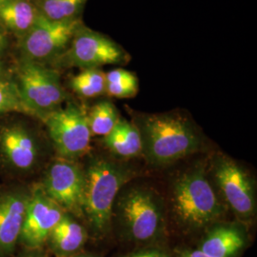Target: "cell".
I'll return each instance as SVG.
<instances>
[{
  "label": "cell",
  "instance_id": "14",
  "mask_svg": "<svg viewBox=\"0 0 257 257\" xmlns=\"http://www.w3.org/2000/svg\"><path fill=\"white\" fill-rule=\"evenodd\" d=\"M87 237V230L82 225L72 214L65 212L52 230L48 242L56 255L70 257L82 248Z\"/></svg>",
  "mask_w": 257,
  "mask_h": 257
},
{
  "label": "cell",
  "instance_id": "5",
  "mask_svg": "<svg viewBox=\"0 0 257 257\" xmlns=\"http://www.w3.org/2000/svg\"><path fill=\"white\" fill-rule=\"evenodd\" d=\"M130 59L128 52L110 37L82 24L53 66L99 69L104 65L126 64Z\"/></svg>",
  "mask_w": 257,
  "mask_h": 257
},
{
  "label": "cell",
  "instance_id": "21",
  "mask_svg": "<svg viewBox=\"0 0 257 257\" xmlns=\"http://www.w3.org/2000/svg\"><path fill=\"white\" fill-rule=\"evenodd\" d=\"M106 93L116 98H132L138 92L137 75L125 69H114L105 74Z\"/></svg>",
  "mask_w": 257,
  "mask_h": 257
},
{
  "label": "cell",
  "instance_id": "19",
  "mask_svg": "<svg viewBox=\"0 0 257 257\" xmlns=\"http://www.w3.org/2000/svg\"><path fill=\"white\" fill-rule=\"evenodd\" d=\"M119 118L116 107L108 100L96 103L87 113L88 125L92 136H107L114 128Z\"/></svg>",
  "mask_w": 257,
  "mask_h": 257
},
{
  "label": "cell",
  "instance_id": "22",
  "mask_svg": "<svg viewBox=\"0 0 257 257\" xmlns=\"http://www.w3.org/2000/svg\"><path fill=\"white\" fill-rule=\"evenodd\" d=\"M8 112H19L35 116L22 98L16 81L2 76L0 77V114Z\"/></svg>",
  "mask_w": 257,
  "mask_h": 257
},
{
  "label": "cell",
  "instance_id": "12",
  "mask_svg": "<svg viewBox=\"0 0 257 257\" xmlns=\"http://www.w3.org/2000/svg\"><path fill=\"white\" fill-rule=\"evenodd\" d=\"M40 156L35 135L22 124H9L0 128V156L10 169L25 173L32 171Z\"/></svg>",
  "mask_w": 257,
  "mask_h": 257
},
{
  "label": "cell",
  "instance_id": "13",
  "mask_svg": "<svg viewBox=\"0 0 257 257\" xmlns=\"http://www.w3.org/2000/svg\"><path fill=\"white\" fill-rule=\"evenodd\" d=\"M29 197L23 188L0 193V257L12 254L19 243Z\"/></svg>",
  "mask_w": 257,
  "mask_h": 257
},
{
  "label": "cell",
  "instance_id": "29",
  "mask_svg": "<svg viewBox=\"0 0 257 257\" xmlns=\"http://www.w3.org/2000/svg\"><path fill=\"white\" fill-rule=\"evenodd\" d=\"M3 1H4V0H0V3H2V2H3Z\"/></svg>",
  "mask_w": 257,
  "mask_h": 257
},
{
  "label": "cell",
  "instance_id": "23",
  "mask_svg": "<svg viewBox=\"0 0 257 257\" xmlns=\"http://www.w3.org/2000/svg\"><path fill=\"white\" fill-rule=\"evenodd\" d=\"M125 257H169L164 252L156 249H148V250H142L138 251L136 253H132L130 255Z\"/></svg>",
  "mask_w": 257,
  "mask_h": 257
},
{
  "label": "cell",
  "instance_id": "3",
  "mask_svg": "<svg viewBox=\"0 0 257 257\" xmlns=\"http://www.w3.org/2000/svg\"><path fill=\"white\" fill-rule=\"evenodd\" d=\"M173 209L184 226L202 228L222 213L220 202L201 169L181 175L174 185Z\"/></svg>",
  "mask_w": 257,
  "mask_h": 257
},
{
  "label": "cell",
  "instance_id": "1",
  "mask_svg": "<svg viewBox=\"0 0 257 257\" xmlns=\"http://www.w3.org/2000/svg\"><path fill=\"white\" fill-rule=\"evenodd\" d=\"M142 154L155 165H167L195 153L200 138L192 122L178 112L141 115L136 124Z\"/></svg>",
  "mask_w": 257,
  "mask_h": 257
},
{
  "label": "cell",
  "instance_id": "28",
  "mask_svg": "<svg viewBox=\"0 0 257 257\" xmlns=\"http://www.w3.org/2000/svg\"><path fill=\"white\" fill-rule=\"evenodd\" d=\"M73 257H93V256H88V255H76V256Z\"/></svg>",
  "mask_w": 257,
  "mask_h": 257
},
{
  "label": "cell",
  "instance_id": "27",
  "mask_svg": "<svg viewBox=\"0 0 257 257\" xmlns=\"http://www.w3.org/2000/svg\"><path fill=\"white\" fill-rule=\"evenodd\" d=\"M1 37H5V35H4L3 31H2V28L0 26V38H1Z\"/></svg>",
  "mask_w": 257,
  "mask_h": 257
},
{
  "label": "cell",
  "instance_id": "8",
  "mask_svg": "<svg viewBox=\"0 0 257 257\" xmlns=\"http://www.w3.org/2000/svg\"><path fill=\"white\" fill-rule=\"evenodd\" d=\"M42 121L61 158L74 160L88 151L92 134L87 113L77 105L70 103L47 114Z\"/></svg>",
  "mask_w": 257,
  "mask_h": 257
},
{
  "label": "cell",
  "instance_id": "7",
  "mask_svg": "<svg viewBox=\"0 0 257 257\" xmlns=\"http://www.w3.org/2000/svg\"><path fill=\"white\" fill-rule=\"evenodd\" d=\"M117 215L128 236L137 241L154 239L162 229L160 203L154 193L143 188H131L120 195Z\"/></svg>",
  "mask_w": 257,
  "mask_h": 257
},
{
  "label": "cell",
  "instance_id": "20",
  "mask_svg": "<svg viewBox=\"0 0 257 257\" xmlns=\"http://www.w3.org/2000/svg\"><path fill=\"white\" fill-rule=\"evenodd\" d=\"M70 87L76 94L93 98L106 93V76L100 69H84L70 80Z\"/></svg>",
  "mask_w": 257,
  "mask_h": 257
},
{
  "label": "cell",
  "instance_id": "26",
  "mask_svg": "<svg viewBox=\"0 0 257 257\" xmlns=\"http://www.w3.org/2000/svg\"><path fill=\"white\" fill-rule=\"evenodd\" d=\"M26 257H47L44 254H40V253H34V254H31V255H28Z\"/></svg>",
  "mask_w": 257,
  "mask_h": 257
},
{
  "label": "cell",
  "instance_id": "11",
  "mask_svg": "<svg viewBox=\"0 0 257 257\" xmlns=\"http://www.w3.org/2000/svg\"><path fill=\"white\" fill-rule=\"evenodd\" d=\"M214 178L225 201L236 215L248 219L255 214L253 183L236 162L230 158H220L214 167Z\"/></svg>",
  "mask_w": 257,
  "mask_h": 257
},
{
  "label": "cell",
  "instance_id": "10",
  "mask_svg": "<svg viewBox=\"0 0 257 257\" xmlns=\"http://www.w3.org/2000/svg\"><path fill=\"white\" fill-rule=\"evenodd\" d=\"M64 214L63 209L47 195L40 185L35 187L30 192L19 243L32 250L41 248Z\"/></svg>",
  "mask_w": 257,
  "mask_h": 257
},
{
  "label": "cell",
  "instance_id": "25",
  "mask_svg": "<svg viewBox=\"0 0 257 257\" xmlns=\"http://www.w3.org/2000/svg\"><path fill=\"white\" fill-rule=\"evenodd\" d=\"M2 76H5L4 75V67H3V64L0 60V77H2Z\"/></svg>",
  "mask_w": 257,
  "mask_h": 257
},
{
  "label": "cell",
  "instance_id": "2",
  "mask_svg": "<svg viewBox=\"0 0 257 257\" xmlns=\"http://www.w3.org/2000/svg\"><path fill=\"white\" fill-rule=\"evenodd\" d=\"M132 177L128 168L106 158L93 159L84 170L83 213L97 233L110 230L117 194Z\"/></svg>",
  "mask_w": 257,
  "mask_h": 257
},
{
  "label": "cell",
  "instance_id": "16",
  "mask_svg": "<svg viewBox=\"0 0 257 257\" xmlns=\"http://www.w3.org/2000/svg\"><path fill=\"white\" fill-rule=\"evenodd\" d=\"M104 144L110 152L122 158L142 154V139L137 125L120 117L110 134L104 137Z\"/></svg>",
  "mask_w": 257,
  "mask_h": 257
},
{
  "label": "cell",
  "instance_id": "24",
  "mask_svg": "<svg viewBox=\"0 0 257 257\" xmlns=\"http://www.w3.org/2000/svg\"><path fill=\"white\" fill-rule=\"evenodd\" d=\"M183 257H210L206 255L204 252H202L200 249H195V250H191L188 251L184 254Z\"/></svg>",
  "mask_w": 257,
  "mask_h": 257
},
{
  "label": "cell",
  "instance_id": "9",
  "mask_svg": "<svg viewBox=\"0 0 257 257\" xmlns=\"http://www.w3.org/2000/svg\"><path fill=\"white\" fill-rule=\"evenodd\" d=\"M40 186L65 212L76 217L84 215V170L74 160L61 157L55 160Z\"/></svg>",
  "mask_w": 257,
  "mask_h": 257
},
{
  "label": "cell",
  "instance_id": "18",
  "mask_svg": "<svg viewBox=\"0 0 257 257\" xmlns=\"http://www.w3.org/2000/svg\"><path fill=\"white\" fill-rule=\"evenodd\" d=\"M40 16L52 21L80 19L88 0H32Z\"/></svg>",
  "mask_w": 257,
  "mask_h": 257
},
{
  "label": "cell",
  "instance_id": "6",
  "mask_svg": "<svg viewBox=\"0 0 257 257\" xmlns=\"http://www.w3.org/2000/svg\"><path fill=\"white\" fill-rule=\"evenodd\" d=\"M81 19L71 21H52L39 15L25 36L19 38L21 59L39 64H54L70 45Z\"/></svg>",
  "mask_w": 257,
  "mask_h": 257
},
{
  "label": "cell",
  "instance_id": "15",
  "mask_svg": "<svg viewBox=\"0 0 257 257\" xmlns=\"http://www.w3.org/2000/svg\"><path fill=\"white\" fill-rule=\"evenodd\" d=\"M38 17L32 0H4L0 3V26L19 38L27 34Z\"/></svg>",
  "mask_w": 257,
  "mask_h": 257
},
{
  "label": "cell",
  "instance_id": "17",
  "mask_svg": "<svg viewBox=\"0 0 257 257\" xmlns=\"http://www.w3.org/2000/svg\"><path fill=\"white\" fill-rule=\"evenodd\" d=\"M245 246L241 230L230 226L216 228L203 240L198 249L210 257H232Z\"/></svg>",
  "mask_w": 257,
  "mask_h": 257
},
{
  "label": "cell",
  "instance_id": "4",
  "mask_svg": "<svg viewBox=\"0 0 257 257\" xmlns=\"http://www.w3.org/2000/svg\"><path fill=\"white\" fill-rule=\"evenodd\" d=\"M16 74L20 94L36 117L43 120L61 108L67 94L55 68L21 59Z\"/></svg>",
  "mask_w": 257,
  "mask_h": 257
}]
</instances>
